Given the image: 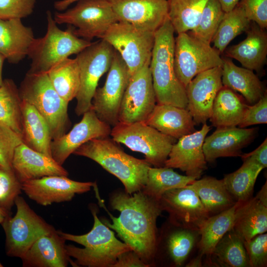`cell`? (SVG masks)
I'll use <instances>...</instances> for the list:
<instances>
[{
  "instance_id": "obj_1",
  "label": "cell",
  "mask_w": 267,
  "mask_h": 267,
  "mask_svg": "<svg viewBox=\"0 0 267 267\" xmlns=\"http://www.w3.org/2000/svg\"><path fill=\"white\" fill-rule=\"evenodd\" d=\"M101 206L108 212L112 223L103 222L115 231L124 243L135 252L149 267L154 265V256L158 238L156 222L162 210L159 201L145 194L141 190L133 195L122 190L111 195L110 204L120 212L118 217L110 213L104 206L96 189Z\"/></svg>"
},
{
  "instance_id": "obj_2",
  "label": "cell",
  "mask_w": 267,
  "mask_h": 267,
  "mask_svg": "<svg viewBox=\"0 0 267 267\" xmlns=\"http://www.w3.org/2000/svg\"><path fill=\"white\" fill-rule=\"evenodd\" d=\"M88 158L117 178L130 194L141 190L151 165L145 159H139L124 151L109 136L93 139L84 143L73 153Z\"/></svg>"
},
{
  "instance_id": "obj_3",
  "label": "cell",
  "mask_w": 267,
  "mask_h": 267,
  "mask_svg": "<svg viewBox=\"0 0 267 267\" xmlns=\"http://www.w3.org/2000/svg\"><path fill=\"white\" fill-rule=\"evenodd\" d=\"M94 222L90 231L83 235H74L57 230L65 240L82 245L79 248L65 245L67 255L73 258L72 266L112 267L122 253L132 250L124 242L119 240L113 231L102 222L94 209H91Z\"/></svg>"
},
{
  "instance_id": "obj_4",
  "label": "cell",
  "mask_w": 267,
  "mask_h": 267,
  "mask_svg": "<svg viewBox=\"0 0 267 267\" xmlns=\"http://www.w3.org/2000/svg\"><path fill=\"white\" fill-rule=\"evenodd\" d=\"M22 100L33 105L47 122L52 140L70 125L68 105L52 86L47 73L27 72L19 89Z\"/></svg>"
},
{
  "instance_id": "obj_5",
  "label": "cell",
  "mask_w": 267,
  "mask_h": 267,
  "mask_svg": "<svg viewBox=\"0 0 267 267\" xmlns=\"http://www.w3.org/2000/svg\"><path fill=\"white\" fill-rule=\"evenodd\" d=\"M47 31L36 38L28 57L31 59L30 73H46L51 68L70 55L78 54L92 42L76 36L71 26L60 29L50 11L46 12Z\"/></svg>"
},
{
  "instance_id": "obj_6",
  "label": "cell",
  "mask_w": 267,
  "mask_h": 267,
  "mask_svg": "<svg viewBox=\"0 0 267 267\" xmlns=\"http://www.w3.org/2000/svg\"><path fill=\"white\" fill-rule=\"evenodd\" d=\"M110 136L116 142L144 154L145 160L154 167H164L171 148L177 140L161 133L144 122H119L111 129Z\"/></svg>"
},
{
  "instance_id": "obj_7",
  "label": "cell",
  "mask_w": 267,
  "mask_h": 267,
  "mask_svg": "<svg viewBox=\"0 0 267 267\" xmlns=\"http://www.w3.org/2000/svg\"><path fill=\"white\" fill-rule=\"evenodd\" d=\"M16 212L6 217L1 225L5 235L6 255L21 259L41 236L55 229L38 215L21 196L16 197Z\"/></svg>"
},
{
  "instance_id": "obj_8",
  "label": "cell",
  "mask_w": 267,
  "mask_h": 267,
  "mask_svg": "<svg viewBox=\"0 0 267 267\" xmlns=\"http://www.w3.org/2000/svg\"><path fill=\"white\" fill-rule=\"evenodd\" d=\"M58 24L71 26L74 34L89 41L102 39L113 24L118 22L108 0H81L64 12H56L53 17Z\"/></svg>"
},
{
  "instance_id": "obj_9",
  "label": "cell",
  "mask_w": 267,
  "mask_h": 267,
  "mask_svg": "<svg viewBox=\"0 0 267 267\" xmlns=\"http://www.w3.org/2000/svg\"><path fill=\"white\" fill-rule=\"evenodd\" d=\"M115 49L103 39L92 43L77 54L75 58L80 72V85L76 97L75 109L83 115L91 107V101L100 78L111 66Z\"/></svg>"
},
{
  "instance_id": "obj_10",
  "label": "cell",
  "mask_w": 267,
  "mask_h": 267,
  "mask_svg": "<svg viewBox=\"0 0 267 267\" xmlns=\"http://www.w3.org/2000/svg\"><path fill=\"white\" fill-rule=\"evenodd\" d=\"M220 52L211 44L187 32L178 34L175 38L174 68L176 75L185 88L198 74L222 67Z\"/></svg>"
},
{
  "instance_id": "obj_11",
  "label": "cell",
  "mask_w": 267,
  "mask_h": 267,
  "mask_svg": "<svg viewBox=\"0 0 267 267\" xmlns=\"http://www.w3.org/2000/svg\"><path fill=\"white\" fill-rule=\"evenodd\" d=\"M101 39L107 42L119 53L131 76L151 61L154 32L117 22L110 27Z\"/></svg>"
},
{
  "instance_id": "obj_12",
  "label": "cell",
  "mask_w": 267,
  "mask_h": 267,
  "mask_svg": "<svg viewBox=\"0 0 267 267\" xmlns=\"http://www.w3.org/2000/svg\"><path fill=\"white\" fill-rule=\"evenodd\" d=\"M130 77L126 64L115 50L105 84L96 89L91 107L98 118L110 126L119 122L121 102Z\"/></svg>"
},
{
  "instance_id": "obj_13",
  "label": "cell",
  "mask_w": 267,
  "mask_h": 267,
  "mask_svg": "<svg viewBox=\"0 0 267 267\" xmlns=\"http://www.w3.org/2000/svg\"><path fill=\"white\" fill-rule=\"evenodd\" d=\"M150 64L146 63L131 76L121 102L119 122H145L153 110L157 102Z\"/></svg>"
},
{
  "instance_id": "obj_14",
  "label": "cell",
  "mask_w": 267,
  "mask_h": 267,
  "mask_svg": "<svg viewBox=\"0 0 267 267\" xmlns=\"http://www.w3.org/2000/svg\"><path fill=\"white\" fill-rule=\"evenodd\" d=\"M159 201L169 214L168 221L180 227L199 230L210 217L196 192L186 186L167 191Z\"/></svg>"
},
{
  "instance_id": "obj_15",
  "label": "cell",
  "mask_w": 267,
  "mask_h": 267,
  "mask_svg": "<svg viewBox=\"0 0 267 267\" xmlns=\"http://www.w3.org/2000/svg\"><path fill=\"white\" fill-rule=\"evenodd\" d=\"M94 184L75 181L65 176H49L22 183V190L37 204L46 206L70 201L76 194L90 190Z\"/></svg>"
},
{
  "instance_id": "obj_16",
  "label": "cell",
  "mask_w": 267,
  "mask_h": 267,
  "mask_svg": "<svg viewBox=\"0 0 267 267\" xmlns=\"http://www.w3.org/2000/svg\"><path fill=\"white\" fill-rule=\"evenodd\" d=\"M111 126L99 119L90 108L83 115L82 120L68 133L52 140V158L62 165L68 157L90 140L110 135Z\"/></svg>"
},
{
  "instance_id": "obj_17",
  "label": "cell",
  "mask_w": 267,
  "mask_h": 267,
  "mask_svg": "<svg viewBox=\"0 0 267 267\" xmlns=\"http://www.w3.org/2000/svg\"><path fill=\"white\" fill-rule=\"evenodd\" d=\"M211 127L204 123L201 129L184 135L173 145L164 167L178 169L196 179L207 169L203 144Z\"/></svg>"
},
{
  "instance_id": "obj_18",
  "label": "cell",
  "mask_w": 267,
  "mask_h": 267,
  "mask_svg": "<svg viewBox=\"0 0 267 267\" xmlns=\"http://www.w3.org/2000/svg\"><path fill=\"white\" fill-rule=\"evenodd\" d=\"M118 22L154 32L168 17L167 0H108Z\"/></svg>"
},
{
  "instance_id": "obj_19",
  "label": "cell",
  "mask_w": 267,
  "mask_h": 267,
  "mask_svg": "<svg viewBox=\"0 0 267 267\" xmlns=\"http://www.w3.org/2000/svg\"><path fill=\"white\" fill-rule=\"evenodd\" d=\"M222 76V67H215L197 75L185 87L186 108L196 125L210 119L215 98L223 86Z\"/></svg>"
},
{
  "instance_id": "obj_20",
  "label": "cell",
  "mask_w": 267,
  "mask_h": 267,
  "mask_svg": "<svg viewBox=\"0 0 267 267\" xmlns=\"http://www.w3.org/2000/svg\"><path fill=\"white\" fill-rule=\"evenodd\" d=\"M199 237V230L180 227L168 221L158 235L154 265L159 261L171 267L181 266Z\"/></svg>"
},
{
  "instance_id": "obj_21",
  "label": "cell",
  "mask_w": 267,
  "mask_h": 267,
  "mask_svg": "<svg viewBox=\"0 0 267 267\" xmlns=\"http://www.w3.org/2000/svg\"><path fill=\"white\" fill-rule=\"evenodd\" d=\"M257 132V128H217L205 137L203 144L206 162L212 163L220 157L240 156L242 149L254 140Z\"/></svg>"
},
{
  "instance_id": "obj_22",
  "label": "cell",
  "mask_w": 267,
  "mask_h": 267,
  "mask_svg": "<svg viewBox=\"0 0 267 267\" xmlns=\"http://www.w3.org/2000/svg\"><path fill=\"white\" fill-rule=\"evenodd\" d=\"M12 168L21 183L46 176L68 175L66 170L51 157L33 150L22 142L15 150Z\"/></svg>"
},
{
  "instance_id": "obj_23",
  "label": "cell",
  "mask_w": 267,
  "mask_h": 267,
  "mask_svg": "<svg viewBox=\"0 0 267 267\" xmlns=\"http://www.w3.org/2000/svg\"><path fill=\"white\" fill-rule=\"evenodd\" d=\"M232 229L244 241L267 231V182L254 197L239 202Z\"/></svg>"
},
{
  "instance_id": "obj_24",
  "label": "cell",
  "mask_w": 267,
  "mask_h": 267,
  "mask_svg": "<svg viewBox=\"0 0 267 267\" xmlns=\"http://www.w3.org/2000/svg\"><path fill=\"white\" fill-rule=\"evenodd\" d=\"M65 240L57 232L39 238L21 259L24 267H66L73 260L67 255Z\"/></svg>"
},
{
  "instance_id": "obj_25",
  "label": "cell",
  "mask_w": 267,
  "mask_h": 267,
  "mask_svg": "<svg viewBox=\"0 0 267 267\" xmlns=\"http://www.w3.org/2000/svg\"><path fill=\"white\" fill-rule=\"evenodd\" d=\"M36 38L20 19H0V53L16 64L28 56Z\"/></svg>"
},
{
  "instance_id": "obj_26",
  "label": "cell",
  "mask_w": 267,
  "mask_h": 267,
  "mask_svg": "<svg viewBox=\"0 0 267 267\" xmlns=\"http://www.w3.org/2000/svg\"><path fill=\"white\" fill-rule=\"evenodd\" d=\"M144 122L176 139L196 131V124L188 110L170 104H156Z\"/></svg>"
},
{
  "instance_id": "obj_27",
  "label": "cell",
  "mask_w": 267,
  "mask_h": 267,
  "mask_svg": "<svg viewBox=\"0 0 267 267\" xmlns=\"http://www.w3.org/2000/svg\"><path fill=\"white\" fill-rule=\"evenodd\" d=\"M150 69L157 103L186 108V89L176 75L174 62H150Z\"/></svg>"
},
{
  "instance_id": "obj_28",
  "label": "cell",
  "mask_w": 267,
  "mask_h": 267,
  "mask_svg": "<svg viewBox=\"0 0 267 267\" xmlns=\"http://www.w3.org/2000/svg\"><path fill=\"white\" fill-rule=\"evenodd\" d=\"M246 38L226 49L225 55L237 60L243 67L260 72L267 55V34L255 22L246 31Z\"/></svg>"
},
{
  "instance_id": "obj_29",
  "label": "cell",
  "mask_w": 267,
  "mask_h": 267,
  "mask_svg": "<svg viewBox=\"0 0 267 267\" xmlns=\"http://www.w3.org/2000/svg\"><path fill=\"white\" fill-rule=\"evenodd\" d=\"M21 137L28 147L52 157V139L47 122L33 105L22 100Z\"/></svg>"
},
{
  "instance_id": "obj_30",
  "label": "cell",
  "mask_w": 267,
  "mask_h": 267,
  "mask_svg": "<svg viewBox=\"0 0 267 267\" xmlns=\"http://www.w3.org/2000/svg\"><path fill=\"white\" fill-rule=\"evenodd\" d=\"M222 81L223 86L239 92L251 105L266 92L253 71L237 66L230 59H223Z\"/></svg>"
},
{
  "instance_id": "obj_31",
  "label": "cell",
  "mask_w": 267,
  "mask_h": 267,
  "mask_svg": "<svg viewBox=\"0 0 267 267\" xmlns=\"http://www.w3.org/2000/svg\"><path fill=\"white\" fill-rule=\"evenodd\" d=\"M186 186L196 192L210 216L229 209L237 202L227 190L223 179L205 177Z\"/></svg>"
},
{
  "instance_id": "obj_32",
  "label": "cell",
  "mask_w": 267,
  "mask_h": 267,
  "mask_svg": "<svg viewBox=\"0 0 267 267\" xmlns=\"http://www.w3.org/2000/svg\"><path fill=\"white\" fill-rule=\"evenodd\" d=\"M247 106L233 90L222 86L215 98L209 119L216 128L238 126Z\"/></svg>"
},
{
  "instance_id": "obj_33",
  "label": "cell",
  "mask_w": 267,
  "mask_h": 267,
  "mask_svg": "<svg viewBox=\"0 0 267 267\" xmlns=\"http://www.w3.org/2000/svg\"><path fill=\"white\" fill-rule=\"evenodd\" d=\"M239 202L222 212L209 217L199 229L197 242L200 254L208 257L224 235L232 228Z\"/></svg>"
},
{
  "instance_id": "obj_34",
  "label": "cell",
  "mask_w": 267,
  "mask_h": 267,
  "mask_svg": "<svg viewBox=\"0 0 267 267\" xmlns=\"http://www.w3.org/2000/svg\"><path fill=\"white\" fill-rule=\"evenodd\" d=\"M208 264L222 267H249L244 241L232 228L215 246L208 257Z\"/></svg>"
},
{
  "instance_id": "obj_35",
  "label": "cell",
  "mask_w": 267,
  "mask_h": 267,
  "mask_svg": "<svg viewBox=\"0 0 267 267\" xmlns=\"http://www.w3.org/2000/svg\"><path fill=\"white\" fill-rule=\"evenodd\" d=\"M242 165L235 172L225 175V185L236 202H244L252 197L257 178L263 167L251 157L242 158Z\"/></svg>"
},
{
  "instance_id": "obj_36",
  "label": "cell",
  "mask_w": 267,
  "mask_h": 267,
  "mask_svg": "<svg viewBox=\"0 0 267 267\" xmlns=\"http://www.w3.org/2000/svg\"><path fill=\"white\" fill-rule=\"evenodd\" d=\"M46 73L52 86L63 99L69 103L76 98L80 85L79 68L76 58H66Z\"/></svg>"
},
{
  "instance_id": "obj_37",
  "label": "cell",
  "mask_w": 267,
  "mask_h": 267,
  "mask_svg": "<svg viewBox=\"0 0 267 267\" xmlns=\"http://www.w3.org/2000/svg\"><path fill=\"white\" fill-rule=\"evenodd\" d=\"M195 179L190 176L181 175L171 168L150 167L148 171L146 183L141 190L146 195L159 201L167 191L185 187Z\"/></svg>"
},
{
  "instance_id": "obj_38",
  "label": "cell",
  "mask_w": 267,
  "mask_h": 267,
  "mask_svg": "<svg viewBox=\"0 0 267 267\" xmlns=\"http://www.w3.org/2000/svg\"><path fill=\"white\" fill-rule=\"evenodd\" d=\"M0 123L21 136L22 99L19 89L10 79L3 80L0 86Z\"/></svg>"
},
{
  "instance_id": "obj_39",
  "label": "cell",
  "mask_w": 267,
  "mask_h": 267,
  "mask_svg": "<svg viewBox=\"0 0 267 267\" xmlns=\"http://www.w3.org/2000/svg\"><path fill=\"white\" fill-rule=\"evenodd\" d=\"M208 0H167L168 16L178 34L194 29Z\"/></svg>"
},
{
  "instance_id": "obj_40",
  "label": "cell",
  "mask_w": 267,
  "mask_h": 267,
  "mask_svg": "<svg viewBox=\"0 0 267 267\" xmlns=\"http://www.w3.org/2000/svg\"><path fill=\"white\" fill-rule=\"evenodd\" d=\"M251 22L238 3L232 10L224 12L212 41L214 47L220 53L223 52L232 40L248 30Z\"/></svg>"
},
{
  "instance_id": "obj_41",
  "label": "cell",
  "mask_w": 267,
  "mask_h": 267,
  "mask_svg": "<svg viewBox=\"0 0 267 267\" xmlns=\"http://www.w3.org/2000/svg\"><path fill=\"white\" fill-rule=\"evenodd\" d=\"M224 13L218 0H208L197 25L190 35L211 44Z\"/></svg>"
},
{
  "instance_id": "obj_42",
  "label": "cell",
  "mask_w": 267,
  "mask_h": 267,
  "mask_svg": "<svg viewBox=\"0 0 267 267\" xmlns=\"http://www.w3.org/2000/svg\"><path fill=\"white\" fill-rule=\"evenodd\" d=\"M174 29L168 17L154 32L151 62H174L175 38Z\"/></svg>"
},
{
  "instance_id": "obj_43",
  "label": "cell",
  "mask_w": 267,
  "mask_h": 267,
  "mask_svg": "<svg viewBox=\"0 0 267 267\" xmlns=\"http://www.w3.org/2000/svg\"><path fill=\"white\" fill-rule=\"evenodd\" d=\"M22 190V183L13 170L0 167V208L9 215Z\"/></svg>"
},
{
  "instance_id": "obj_44",
  "label": "cell",
  "mask_w": 267,
  "mask_h": 267,
  "mask_svg": "<svg viewBox=\"0 0 267 267\" xmlns=\"http://www.w3.org/2000/svg\"><path fill=\"white\" fill-rule=\"evenodd\" d=\"M21 143L20 135L0 123V167L13 170L12 161L14 151Z\"/></svg>"
},
{
  "instance_id": "obj_45",
  "label": "cell",
  "mask_w": 267,
  "mask_h": 267,
  "mask_svg": "<svg viewBox=\"0 0 267 267\" xmlns=\"http://www.w3.org/2000/svg\"><path fill=\"white\" fill-rule=\"evenodd\" d=\"M250 267L267 266V234H258L249 241H244Z\"/></svg>"
},
{
  "instance_id": "obj_46",
  "label": "cell",
  "mask_w": 267,
  "mask_h": 267,
  "mask_svg": "<svg viewBox=\"0 0 267 267\" xmlns=\"http://www.w3.org/2000/svg\"><path fill=\"white\" fill-rule=\"evenodd\" d=\"M36 0H0V19L26 18L33 12Z\"/></svg>"
},
{
  "instance_id": "obj_47",
  "label": "cell",
  "mask_w": 267,
  "mask_h": 267,
  "mask_svg": "<svg viewBox=\"0 0 267 267\" xmlns=\"http://www.w3.org/2000/svg\"><path fill=\"white\" fill-rule=\"evenodd\" d=\"M267 123V94L266 92L256 103L251 106L247 105L238 126L245 128L252 125Z\"/></svg>"
},
{
  "instance_id": "obj_48",
  "label": "cell",
  "mask_w": 267,
  "mask_h": 267,
  "mask_svg": "<svg viewBox=\"0 0 267 267\" xmlns=\"http://www.w3.org/2000/svg\"><path fill=\"white\" fill-rule=\"evenodd\" d=\"M238 4L246 16L261 28L267 27V0H241Z\"/></svg>"
},
{
  "instance_id": "obj_49",
  "label": "cell",
  "mask_w": 267,
  "mask_h": 267,
  "mask_svg": "<svg viewBox=\"0 0 267 267\" xmlns=\"http://www.w3.org/2000/svg\"><path fill=\"white\" fill-rule=\"evenodd\" d=\"M112 267H149L133 250L121 253Z\"/></svg>"
},
{
  "instance_id": "obj_50",
  "label": "cell",
  "mask_w": 267,
  "mask_h": 267,
  "mask_svg": "<svg viewBox=\"0 0 267 267\" xmlns=\"http://www.w3.org/2000/svg\"><path fill=\"white\" fill-rule=\"evenodd\" d=\"M240 157L241 158L247 157H251L262 166L264 169L267 168V138H266L262 144L256 149L249 153L242 154Z\"/></svg>"
},
{
  "instance_id": "obj_51",
  "label": "cell",
  "mask_w": 267,
  "mask_h": 267,
  "mask_svg": "<svg viewBox=\"0 0 267 267\" xmlns=\"http://www.w3.org/2000/svg\"><path fill=\"white\" fill-rule=\"evenodd\" d=\"M224 12L232 10L239 2V0H218Z\"/></svg>"
},
{
  "instance_id": "obj_52",
  "label": "cell",
  "mask_w": 267,
  "mask_h": 267,
  "mask_svg": "<svg viewBox=\"0 0 267 267\" xmlns=\"http://www.w3.org/2000/svg\"><path fill=\"white\" fill-rule=\"evenodd\" d=\"M81 0H60L56 1L54 3V8L59 11H62L65 10L72 3L75 1Z\"/></svg>"
},
{
  "instance_id": "obj_53",
  "label": "cell",
  "mask_w": 267,
  "mask_h": 267,
  "mask_svg": "<svg viewBox=\"0 0 267 267\" xmlns=\"http://www.w3.org/2000/svg\"><path fill=\"white\" fill-rule=\"evenodd\" d=\"M203 255L199 254L197 257L191 260L186 266V267H202V258Z\"/></svg>"
},
{
  "instance_id": "obj_54",
  "label": "cell",
  "mask_w": 267,
  "mask_h": 267,
  "mask_svg": "<svg viewBox=\"0 0 267 267\" xmlns=\"http://www.w3.org/2000/svg\"><path fill=\"white\" fill-rule=\"evenodd\" d=\"M5 57L0 53V86L1 85L3 80L2 77V67Z\"/></svg>"
},
{
  "instance_id": "obj_55",
  "label": "cell",
  "mask_w": 267,
  "mask_h": 267,
  "mask_svg": "<svg viewBox=\"0 0 267 267\" xmlns=\"http://www.w3.org/2000/svg\"><path fill=\"white\" fill-rule=\"evenodd\" d=\"M10 215H9L7 214L5 212H4L1 208H0V224H1V223L4 221L5 219L6 218V217Z\"/></svg>"
},
{
  "instance_id": "obj_56",
  "label": "cell",
  "mask_w": 267,
  "mask_h": 267,
  "mask_svg": "<svg viewBox=\"0 0 267 267\" xmlns=\"http://www.w3.org/2000/svg\"><path fill=\"white\" fill-rule=\"evenodd\" d=\"M0 267H3L2 264L0 262Z\"/></svg>"
}]
</instances>
